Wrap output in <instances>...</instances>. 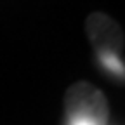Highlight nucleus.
I'll list each match as a JSON object with an SVG mask.
<instances>
[{"label": "nucleus", "mask_w": 125, "mask_h": 125, "mask_svg": "<svg viewBox=\"0 0 125 125\" xmlns=\"http://www.w3.org/2000/svg\"><path fill=\"white\" fill-rule=\"evenodd\" d=\"M68 122H83L90 125H106L108 103L104 94L87 82L71 85L64 97Z\"/></svg>", "instance_id": "1"}, {"label": "nucleus", "mask_w": 125, "mask_h": 125, "mask_svg": "<svg viewBox=\"0 0 125 125\" xmlns=\"http://www.w3.org/2000/svg\"><path fill=\"white\" fill-rule=\"evenodd\" d=\"M87 35L94 49L99 56H116L120 57L122 47H123V37L122 28L118 23L103 12H92L87 21Z\"/></svg>", "instance_id": "2"}]
</instances>
